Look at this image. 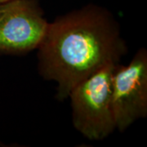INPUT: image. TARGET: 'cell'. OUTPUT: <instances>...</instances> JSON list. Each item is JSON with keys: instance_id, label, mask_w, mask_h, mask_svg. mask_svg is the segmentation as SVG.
<instances>
[{"instance_id": "obj_4", "label": "cell", "mask_w": 147, "mask_h": 147, "mask_svg": "<svg viewBox=\"0 0 147 147\" xmlns=\"http://www.w3.org/2000/svg\"><path fill=\"white\" fill-rule=\"evenodd\" d=\"M112 107L116 128L123 131L147 115V53L141 48L127 66L117 64L112 75Z\"/></svg>"}, {"instance_id": "obj_1", "label": "cell", "mask_w": 147, "mask_h": 147, "mask_svg": "<svg viewBox=\"0 0 147 147\" xmlns=\"http://www.w3.org/2000/svg\"><path fill=\"white\" fill-rule=\"evenodd\" d=\"M38 48V73L57 83L59 100L104 66L119 63L127 53L118 22L108 11L94 5L49 24Z\"/></svg>"}, {"instance_id": "obj_2", "label": "cell", "mask_w": 147, "mask_h": 147, "mask_svg": "<svg viewBox=\"0 0 147 147\" xmlns=\"http://www.w3.org/2000/svg\"><path fill=\"white\" fill-rule=\"evenodd\" d=\"M116 65L104 66L77 84L69 95L74 126L91 141L103 140L116 128L111 98Z\"/></svg>"}, {"instance_id": "obj_5", "label": "cell", "mask_w": 147, "mask_h": 147, "mask_svg": "<svg viewBox=\"0 0 147 147\" xmlns=\"http://www.w3.org/2000/svg\"><path fill=\"white\" fill-rule=\"evenodd\" d=\"M7 1H9V0H0V3H5V2H7Z\"/></svg>"}, {"instance_id": "obj_3", "label": "cell", "mask_w": 147, "mask_h": 147, "mask_svg": "<svg viewBox=\"0 0 147 147\" xmlns=\"http://www.w3.org/2000/svg\"><path fill=\"white\" fill-rule=\"evenodd\" d=\"M48 25L37 0L0 3V55H21L38 48Z\"/></svg>"}]
</instances>
